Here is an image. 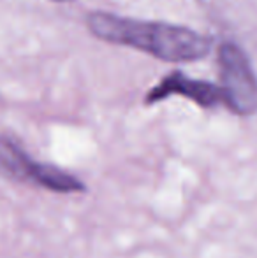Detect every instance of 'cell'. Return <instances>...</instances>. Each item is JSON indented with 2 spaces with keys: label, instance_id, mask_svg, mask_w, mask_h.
Here are the masks:
<instances>
[{
  "label": "cell",
  "instance_id": "1",
  "mask_svg": "<svg viewBox=\"0 0 257 258\" xmlns=\"http://www.w3.org/2000/svg\"><path fill=\"white\" fill-rule=\"evenodd\" d=\"M86 28L100 41L132 48L162 61H195L212 49L208 35L166 21L134 20L93 11L86 16Z\"/></svg>",
  "mask_w": 257,
  "mask_h": 258
},
{
  "label": "cell",
  "instance_id": "3",
  "mask_svg": "<svg viewBox=\"0 0 257 258\" xmlns=\"http://www.w3.org/2000/svg\"><path fill=\"white\" fill-rule=\"evenodd\" d=\"M219 69L224 104L240 116L257 112V76L243 49L234 42H222Z\"/></svg>",
  "mask_w": 257,
  "mask_h": 258
},
{
  "label": "cell",
  "instance_id": "2",
  "mask_svg": "<svg viewBox=\"0 0 257 258\" xmlns=\"http://www.w3.org/2000/svg\"><path fill=\"white\" fill-rule=\"evenodd\" d=\"M0 174L59 194H78L85 190V184L76 176L55 165L35 162L16 141L6 136H0Z\"/></svg>",
  "mask_w": 257,
  "mask_h": 258
},
{
  "label": "cell",
  "instance_id": "4",
  "mask_svg": "<svg viewBox=\"0 0 257 258\" xmlns=\"http://www.w3.org/2000/svg\"><path fill=\"white\" fill-rule=\"evenodd\" d=\"M173 95H182L204 109L224 104V93L220 86L208 81H201V79L189 78V76L180 71H173L171 74L164 76L146 93L144 104L151 105V104L162 102V100L169 99Z\"/></svg>",
  "mask_w": 257,
  "mask_h": 258
},
{
  "label": "cell",
  "instance_id": "5",
  "mask_svg": "<svg viewBox=\"0 0 257 258\" xmlns=\"http://www.w3.org/2000/svg\"><path fill=\"white\" fill-rule=\"evenodd\" d=\"M52 2H57V4H65V2H74V0H52Z\"/></svg>",
  "mask_w": 257,
  "mask_h": 258
}]
</instances>
